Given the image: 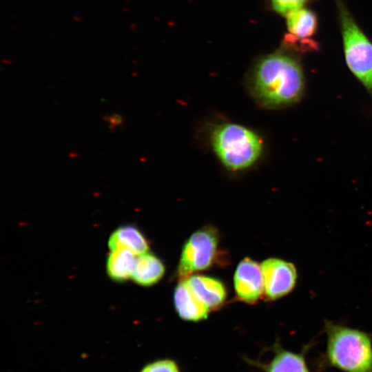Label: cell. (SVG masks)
Masks as SVG:
<instances>
[{
  "label": "cell",
  "instance_id": "cell-1",
  "mask_svg": "<svg viewBox=\"0 0 372 372\" xmlns=\"http://www.w3.org/2000/svg\"><path fill=\"white\" fill-rule=\"evenodd\" d=\"M299 53L283 47L260 57L247 78L249 94L260 107L279 110L299 102L305 76Z\"/></svg>",
  "mask_w": 372,
  "mask_h": 372
},
{
  "label": "cell",
  "instance_id": "cell-2",
  "mask_svg": "<svg viewBox=\"0 0 372 372\" xmlns=\"http://www.w3.org/2000/svg\"><path fill=\"white\" fill-rule=\"evenodd\" d=\"M209 143L221 164L232 172L249 169L260 158L263 140L253 130L232 122L214 125L209 133Z\"/></svg>",
  "mask_w": 372,
  "mask_h": 372
},
{
  "label": "cell",
  "instance_id": "cell-3",
  "mask_svg": "<svg viewBox=\"0 0 372 372\" xmlns=\"http://www.w3.org/2000/svg\"><path fill=\"white\" fill-rule=\"evenodd\" d=\"M326 357L344 372H372V338L364 331L326 321Z\"/></svg>",
  "mask_w": 372,
  "mask_h": 372
},
{
  "label": "cell",
  "instance_id": "cell-4",
  "mask_svg": "<svg viewBox=\"0 0 372 372\" xmlns=\"http://www.w3.org/2000/svg\"><path fill=\"white\" fill-rule=\"evenodd\" d=\"M347 67L372 99V42L342 0H335Z\"/></svg>",
  "mask_w": 372,
  "mask_h": 372
},
{
  "label": "cell",
  "instance_id": "cell-5",
  "mask_svg": "<svg viewBox=\"0 0 372 372\" xmlns=\"http://www.w3.org/2000/svg\"><path fill=\"white\" fill-rule=\"evenodd\" d=\"M218 231L214 227L205 226L192 234L183 247L177 276L183 280L213 265L218 254Z\"/></svg>",
  "mask_w": 372,
  "mask_h": 372
},
{
  "label": "cell",
  "instance_id": "cell-6",
  "mask_svg": "<svg viewBox=\"0 0 372 372\" xmlns=\"http://www.w3.org/2000/svg\"><path fill=\"white\" fill-rule=\"evenodd\" d=\"M265 293L270 300H277L289 293L295 287L298 273L295 265L276 258L262 262Z\"/></svg>",
  "mask_w": 372,
  "mask_h": 372
},
{
  "label": "cell",
  "instance_id": "cell-7",
  "mask_svg": "<svg viewBox=\"0 0 372 372\" xmlns=\"http://www.w3.org/2000/svg\"><path fill=\"white\" fill-rule=\"evenodd\" d=\"M237 298L246 303H255L262 296L264 279L261 265L249 258L242 260L234 276Z\"/></svg>",
  "mask_w": 372,
  "mask_h": 372
},
{
  "label": "cell",
  "instance_id": "cell-8",
  "mask_svg": "<svg viewBox=\"0 0 372 372\" xmlns=\"http://www.w3.org/2000/svg\"><path fill=\"white\" fill-rule=\"evenodd\" d=\"M193 293L209 310L220 307L227 298L225 285L213 277L194 275L183 280Z\"/></svg>",
  "mask_w": 372,
  "mask_h": 372
},
{
  "label": "cell",
  "instance_id": "cell-9",
  "mask_svg": "<svg viewBox=\"0 0 372 372\" xmlns=\"http://www.w3.org/2000/svg\"><path fill=\"white\" fill-rule=\"evenodd\" d=\"M174 303L178 316L185 320L205 319L209 311V309L198 300L184 280L174 290Z\"/></svg>",
  "mask_w": 372,
  "mask_h": 372
},
{
  "label": "cell",
  "instance_id": "cell-10",
  "mask_svg": "<svg viewBox=\"0 0 372 372\" xmlns=\"http://www.w3.org/2000/svg\"><path fill=\"white\" fill-rule=\"evenodd\" d=\"M289 33L286 41L311 39L318 30V20L314 11L306 7L293 11L286 16Z\"/></svg>",
  "mask_w": 372,
  "mask_h": 372
},
{
  "label": "cell",
  "instance_id": "cell-11",
  "mask_svg": "<svg viewBox=\"0 0 372 372\" xmlns=\"http://www.w3.org/2000/svg\"><path fill=\"white\" fill-rule=\"evenodd\" d=\"M110 250L125 249L136 256L148 252L149 242L143 232L132 225H125L117 227L108 240Z\"/></svg>",
  "mask_w": 372,
  "mask_h": 372
},
{
  "label": "cell",
  "instance_id": "cell-12",
  "mask_svg": "<svg viewBox=\"0 0 372 372\" xmlns=\"http://www.w3.org/2000/svg\"><path fill=\"white\" fill-rule=\"evenodd\" d=\"M165 271L162 260L156 255L147 252L136 258L131 278L141 286L149 287L158 282Z\"/></svg>",
  "mask_w": 372,
  "mask_h": 372
},
{
  "label": "cell",
  "instance_id": "cell-13",
  "mask_svg": "<svg viewBox=\"0 0 372 372\" xmlns=\"http://www.w3.org/2000/svg\"><path fill=\"white\" fill-rule=\"evenodd\" d=\"M106 260V271L111 280L123 282L132 278L136 255L125 249L110 250Z\"/></svg>",
  "mask_w": 372,
  "mask_h": 372
},
{
  "label": "cell",
  "instance_id": "cell-14",
  "mask_svg": "<svg viewBox=\"0 0 372 372\" xmlns=\"http://www.w3.org/2000/svg\"><path fill=\"white\" fill-rule=\"evenodd\" d=\"M269 372H309V369L302 354L281 351L271 361Z\"/></svg>",
  "mask_w": 372,
  "mask_h": 372
},
{
  "label": "cell",
  "instance_id": "cell-15",
  "mask_svg": "<svg viewBox=\"0 0 372 372\" xmlns=\"http://www.w3.org/2000/svg\"><path fill=\"white\" fill-rule=\"evenodd\" d=\"M314 0H270V6L276 13L287 16L290 12L306 7Z\"/></svg>",
  "mask_w": 372,
  "mask_h": 372
},
{
  "label": "cell",
  "instance_id": "cell-16",
  "mask_svg": "<svg viewBox=\"0 0 372 372\" xmlns=\"http://www.w3.org/2000/svg\"><path fill=\"white\" fill-rule=\"evenodd\" d=\"M142 372H179V371L174 362L164 360L147 365L142 370Z\"/></svg>",
  "mask_w": 372,
  "mask_h": 372
},
{
  "label": "cell",
  "instance_id": "cell-17",
  "mask_svg": "<svg viewBox=\"0 0 372 372\" xmlns=\"http://www.w3.org/2000/svg\"><path fill=\"white\" fill-rule=\"evenodd\" d=\"M103 118L109 124V128L112 132L116 128L123 127L124 124V117L117 112L105 114Z\"/></svg>",
  "mask_w": 372,
  "mask_h": 372
}]
</instances>
